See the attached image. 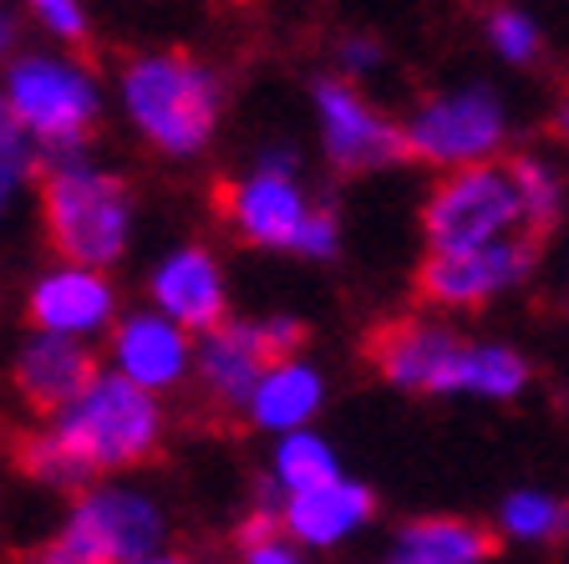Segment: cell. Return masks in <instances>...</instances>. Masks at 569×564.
<instances>
[{"mask_svg":"<svg viewBox=\"0 0 569 564\" xmlns=\"http://www.w3.org/2000/svg\"><path fill=\"white\" fill-rule=\"evenodd\" d=\"M503 530L523 540H569V504L539 494H513L503 504Z\"/></svg>","mask_w":569,"mask_h":564,"instance_id":"cell-24","label":"cell"},{"mask_svg":"<svg viewBox=\"0 0 569 564\" xmlns=\"http://www.w3.org/2000/svg\"><path fill=\"white\" fill-rule=\"evenodd\" d=\"M6 458L26 483L61 488V494L82 498L92 494V473L71 458V447L57 433H36V427H6Z\"/></svg>","mask_w":569,"mask_h":564,"instance_id":"cell-19","label":"cell"},{"mask_svg":"<svg viewBox=\"0 0 569 564\" xmlns=\"http://www.w3.org/2000/svg\"><path fill=\"white\" fill-rule=\"evenodd\" d=\"M41 204V239L71 270H107L128 245L132 188L118 174H87L61 164H26Z\"/></svg>","mask_w":569,"mask_h":564,"instance_id":"cell-1","label":"cell"},{"mask_svg":"<svg viewBox=\"0 0 569 564\" xmlns=\"http://www.w3.org/2000/svg\"><path fill=\"white\" fill-rule=\"evenodd\" d=\"M16 142H21V128H16L11 102H6V92H0V154H6V148H16Z\"/></svg>","mask_w":569,"mask_h":564,"instance_id":"cell-29","label":"cell"},{"mask_svg":"<svg viewBox=\"0 0 569 564\" xmlns=\"http://www.w3.org/2000/svg\"><path fill=\"white\" fill-rule=\"evenodd\" d=\"M523 224L519 184L509 174V158H488L473 168H452L432 184L422 204V235L432 255H473Z\"/></svg>","mask_w":569,"mask_h":564,"instance_id":"cell-4","label":"cell"},{"mask_svg":"<svg viewBox=\"0 0 569 564\" xmlns=\"http://www.w3.org/2000/svg\"><path fill=\"white\" fill-rule=\"evenodd\" d=\"M31 16H36L41 26H51V31H57L61 41H71V47H87V41H92V31H87V16L77 11V6H61V0H41Z\"/></svg>","mask_w":569,"mask_h":564,"instance_id":"cell-26","label":"cell"},{"mask_svg":"<svg viewBox=\"0 0 569 564\" xmlns=\"http://www.w3.org/2000/svg\"><path fill=\"white\" fill-rule=\"evenodd\" d=\"M498 142H503V107L483 87L432 97V102H422L412 128H407V154L442 168L488 164L498 154Z\"/></svg>","mask_w":569,"mask_h":564,"instance_id":"cell-10","label":"cell"},{"mask_svg":"<svg viewBox=\"0 0 569 564\" xmlns=\"http://www.w3.org/2000/svg\"><path fill=\"white\" fill-rule=\"evenodd\" d=\"M112 356L122 362V376L132 387H173L189 372V336L173 320L158 316H132L112 326Z\"/></svg>","mask_w":569,"mask_h":564,"instance_id":"cell-15","label":"cell"},{"mask_svg":"<svg viewBox=\"0 0 569 564\" xmlns=\"http://www.w3.org/2000/svg\"><path fill=\"white\" fill-rule=\"evenodd\" d=\"M316 102H320L326 158H331V168L341 178L377 174V168H387V164H412V154H407V128H397L387 112H377L346 77H320Z\"/></svg>","mask_w":569,"mask_h":564,"instance_id":"cell-8","label":"cell"},{"mask_svg":"<svg viewBox=\"0 0 569 564\" xmlns=\"http://www.w3.org/2000/svg\"><path fill=\"white\" fill-rule=\"evenodd\" d=\"M320 407V382L306 366H284V372L264 376V387L254 392V423L260 427H296Z\"/></svg>","mask_w":569,"mask_h":564,"instance_id":"cell-20","label":"cell"},{"mask_svg":"<svg viewBox=\"0 0 569 564\" xmlns=\"http://www.w3.org/2000/svg\"><path fill=\"white\" fill-rule=\"evenodd\" d=\"M249 564H300L290 550H280V544H264V550L249 554Z\"/></svg>","mask_w":569,"mask_h":564,"instance_id":"cell-31","label":"cell"},{"mask_svg":"<svg viewBox=\"0 0 569 564\" xmlns=\"http://www.w3.org/2000/svg\"><path fill=\"white\" fill-rule=\"evenodd\" d=\"M97 382H102V356L87 352V346L71 342V336H47V342L26 346L11 366L16 397H21L26 412L41 417V423L67 417L71 407H82Z\"/></svg>","mask_w":569,"mask_h":564,"instance_id":"cell-11","label":"cell"},{"mask_svg":"<svg viewBox=\"0 0 569 564\" xmlns=\"http://www.w3.org/2000/svg\"><path fill=\"white\" fill-rule=\"evenodd\" d=\"M488 36H493V47L503 51L509 61L539 57V26L523 21L519 11H493V16H488Z\"/></svg>","mask_w":569,"mask_h":564,"instance_id":"cell-25","label":"cell"},{"mask_svg":"<svg viewBox=\"0 0 569 564\" xmlns=\"http://www.w3.org/2000/svg\"><path fill=\"white\" fill-rule=\"evenodd\" d=\"M371 508H377L371 488L336 478L331 488L290 494V504H284V534H296L306 544H331L341 534H351L361 518H371Z\"/></svg>","mask_w":569,"mask_h":564,"instance_id":"cell-18","label":"cell"},{"mask_svg":"<svg viewBox=\"0 0 569 564\" xmlns=\"http://www.w3.org/2000/svg\"><path fill=\"white\" fill-rule=\"evenodd\" d=\"M107 316H112V290H107L102 275H82V270H67L57 280L36 285L31 300H26V326L47 330V336L102 326Z\"/></svg>","mask_w":569,"mask_h":564,"instance_id":"cell-17","label":"cell"},{"mask_svg":"<svg viewBox=\"0 0 569 564\" xmlns=\"http://www.w3.org/2000/svg\"><path fill=\"white\" fill-rule=\"evenodd\" d=\"M148 564H183V560H148Z\"/></svg>","mask_w":569,"mask_h":564,"instance_id":"cell-32","label":"cell"},{"mask_svg":"<svg viewBox=\"0 0 569 564\" xmlns=\"http://www.w3.org/2000/svg\"><path fill=\"white\" fill-rule=\"evenodd\" d=\"M6 102H11L16 128H31L47 148V158H57V164L102 132V107H97L92 82L67 61L21 57L11 67V97Z\"/></svg>","mask_w":569,"mask_h":564,"instance_id":"cell-6","label":"cell"},{"mask_svg":"<svg viewBox=\"0 0 569 564\" xmlns=\"http://www.w3.org/2000/svg\"><path fill=\"white\" fill-rule=\"evenodd\" d=\"M300 255H336V214L331 209H306L300 219V235H296Z\"/></svg>","mask_w":569,"mask_h":564,"instance_id":"cell-27","label":"cell"},{"mask_svg":"<svg viewBox=\"0 0 569 564\" xmlns=\"http://www.w3.org/2000/svg\"><path fill=\"white\" fill-rule=\"evenodd\" d=\"M503 550V534L478 518H417L397 540V564H483Z\"/></svg>","mask_w":569,"mask_h":564,"instance_id":"cell-16","label":"cell"},{"mask_svg":"<svg viewBox=\"0 0 569 564\" xmlns=\"http://www.w3.org/2000/svg\"><path fill=\"white\" fill-rule=\"evenodd\" d=\"M509 174H513L519 199H523V235L545 245V239L555 235V224H559V184H555V174H549L539 158H529V154H509Z\"/></svg>","mask_w":569,"mask_h":564,"instance_id":"cell-21","label":"cell"},{"mask_svg":"<svg viewBox=\"0 0 569 564\" xmlns=\"http://www.w3.org/2000/svg\"><path fill=\"white\" fill-rule=\"evenodd\" d=\"M153 295H158V306L178 320V330H219L229 320V300H224L219 265H213V255L209 249H199V245L178 249L173 259L158 265Z\"/></svg>","mask_w":569,"mask_h":564,"instance_id":"cell-14","label":"cell"},{"mask_svg":"<svg viewBox=\"0 0 569 564\" xmlns=\"http://www.w3.org/2000/svg\"><path fill=\"white\" fill-rule=\"evenodd\" d=\"M539 249H545L539 239L519 235V239H498L488 249H473V255H427L412 275L417 306L432 310L483 306L498 290H509L513 280H523V270L539 259Z\"/></svg>","mask_w":569,"mask_h":564,"instance_id":"cell-9","label":"cell"},{"mask_svg":"<svg viewBox=\"0 0 569 564\" xmlns=\"http://www.w3.org/2000/svg\"><path fill=\"white\" fill-rule=\"evenodd\" d=\"M213 214L234 229V239L260 249H296L300 219H306V204H300V188L290 184V174H254L249 184H229L219 178L213 184Z\"/></svg>","mask_w":569,"mask_h":564,"instance_id":"cell-12","label":"cell"},{"mask_svg":"<svg viewBox=\"0 0 569 564\" xmlns=\"http://www.w3.org/2000/svg\"><path fill=\"white\" fill-rule=\"evenodd\" d=\"M280 478L290 494H310V488H331L336 483V458L316 437H284L280 447Z\"/></svg>","mask_w":569,"mask_h":564,"instance_id":"cell-23","label":"cell"},{"mask_svg":"<svg viewBox=\"0 0 569 564\" xmlns=\"http://www.w3.org/2000/svg\"><path fill=\"white\" fill-rule=\"evenodd\" d=\"M57 437L71 447V458L87 473H112V468H142L158 458V437H163V417L158 402L142 387H132L128 376H102L87 392L82 407H71L61 417Z\"/></svg>","mask_w":569,"mask_h":564,"instance_id":"cell-5","label":"cell"},{"mask_svg":"<svg viewBox=\"0 0 569 564\" xmlns=\"http://www.w3.org/2000/svg\"><path fill=\"white\" fill-rule=\"evenodd\" d=\"M473 346L462 342L458 330L432 326L422 316H391L361 336V362L391 382V387L407 392H427V397H442V392L462 387V356Z\"/></svg>","mask_w":569,"mask_h":564,"instance_id":"cell-7","label":"cell"},{"mask_svg":"<svg viewBox=\"0 0 569 564\" xmlns=\"http://www.w3.org/2000/svg\"><path fill=\"white\" fill-rule=\"evenodd\" d=\"M122 97H128L138 132L168 158L199 154L219 128V112H224L219 71L183 47L132 57L122 67Z\"/></svg>","mask_w":569,"mask_h":564,"instance_id":"cell-2","label":"cell"},{"mask_svg":"<svg viewBox=\"0 0 569 564\" xmlns=\"http://www.w3.org/2000/svg\"><path fill=\"white\" fill-rule=\"evenodd\" d=\"M529 382L523 362L503 346H473L462 356V387L468 392H483V397H513V392Z\"/></svg>","mask_w":569,"mask_h":564,"instance_id":"cell-22","label":"cell"},{"mask_svg":"<svg viewBox=\"0 0 569 564\" xmlns=\"http://www.w3.org/2000/svg\"><path fill=\"white\" fill-rule=\"evenodd\" d=\"M71 540L87 550L92 564H128L153 554L158 544V514L153 504H142L132 494H107V488H92V494L77 498L67 530Z\"/></svg>","mask_w":569,"mask_h":564,"instance_id":"cell-13","label":"cell"},{"mask_svg":"<svg viewBox=\"0 0 569 564\" xmlns=\"http://www.w3.org/2000/svg\"><path fill=\"white\" fill-rule=\"evenodd\" d=\"M310 342V330L290 316L274 320H224L209 330V342L199 352V423L209 433H239L249 423V397L264 387V376L284 372L290 356Z\"/></svg>","mask_w":569,"mask_h":564,"instance_id":"cell-3","label":"cell"},{"mask_svg":"<svg viewBox=\"0 0 569 564\" xmlns=\"http://www.w3.org/2000/svg\"><path fill=\"white\" fill-rule=\"evenodd\" d=\"M16 26H21V16L0 6V61H6V51H11V47H16V36H21Z\"/></svg>","mask_w":569,"mask_h":564,"instance_id":"cell-30","label":"cell"},{"mask_svg":"<svg viewBox=\"0 0 569 564\" xmlns=\"http://www.w3.org/2000/svg\"><path fill=\"white\" fill-rule=\"evenodd\" d=\"M26 164H31V158L21 154V142H16V148H6V154H0V209H6V199H11L16 178L26 174Z\"/></svg>","mask_w":569,"mask_h":564,"instance_id":"cell-28","label":"cell"}]
</instances>
